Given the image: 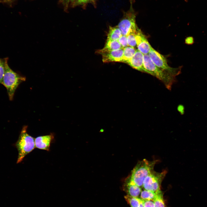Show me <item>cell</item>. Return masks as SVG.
I'll return each mask as SVG.
<instances>
[{
  "label": "cell",
  "mask_w": 207,
  "mask_h": 207,
  "mask_svg": "<svg viewBox=\"0 0 207 207\" xmlns=\"http://www.w3.org/2000/svg\"><path fill=\"white\" fill-rule=\"evenodd\" d=\"M157 162L145 159L139 162L132 171L131 175L127 178L137 185L143 187L145 179L154 170Z\"/></svg>",
  "instance_id": "1"
},
{
  "label": "cell",
  "mask_w": 207,
  "mask_h": 207,
  "mask_svg": "<svg viewBox=\"0 0 207 207\" xmlns=\"http://www.w3.org/2000/svg\"><path fill=\"white\" fill-rule=\"evenodd\" d=\"M8 58H6L5 70L2 84L6 88L9 99H13L15 91L20 84L26 80L22 76L13 71L9 66Z\"/></svg>",
  "instance_id": "2"
},
{
  "label": "cell",
  "mask_w": 207,
  "mask_h": 207,
  "mask_svg": "<svg viewBox=\"0 0 207 207\" xmlns=\"http://www.w3.org/2000/svg\"><path fill=\"white\" fill-rule=\"evenodd\" d=\"M143 66L145 72L158 78L168 89H170L175 81V77L156 66L151 61L148 54H144Z\"/></svg>",
  "instance_id": "3"
},
{
  "label": "cell",
  "mask_w": 207,
  "mask_h": 207,
  "mask_svg": "<svg viewBox=\"0 0 207 207\" xmlns=\"http://www.w3.org/2000/svg\"><path fill=\"white\" fill-rule=\"evenodd\" d=\"M27 126L23 127L15 146L18 151L17 163L21 162L24 157L35 148V138L27 132Z\"/></svg>",
  "instance_id": "4"
},
{
  "label": "cell",
  "mask_w": 207,
  "mask_h": 207,
  "mask_svg": "<svg viewBox=\"0 0 207 207\" xmlns=\"http://www.w3.org/2000/svg\"><path fill=\"white\" fill-rule=\"evenodd\" d=\"M153 63L159 68L175 77L179 74L181 69L170 66L165 58L152 47L148 54Z\"/></svg>",
  "instance_id": "5"
},
{
  "label": "cell",
  "mask_w": 207,
  "mask_h": 207,
  "mask_svg": "<svg viewBox=\"0 0 207 207\" xmlns=\"http://www.w3.org/2000/svg\"><path fill=\"white\" fill-rule=\"evenodd\" d=\"M132 2H131L129 9L124 12L122 18L117 25L122 35L127 36L131 29L137 26L135 20L136 14L133 7Z\"/></svg>",
  "instance_id": "6"
},
{
  "label": "cell",
  "mask_w": 207,
  "mask_h": 207,
  "mask_svg": "<svg viewBox=\"0 0 207 207\" xmlns=\"http://www.w3.org/2000/svg\"><path fill=\"white\" fill-rule=\"evenodd\" d=\"M166 173V170L160 172L153 170L144 181L143 187L144 189L154 192L161 190V183Z\"/></svg>",
  "instance_id": "7"
},
{
  "label": "cell",
  "mask_w": 207,
  "mask_h": 207,
  "mask_svg": "<svg viewBox=\"0 0 207 207\" xmlns=\"http://www.w3.org/2000/svg\"><path fill=\"white\" fill-rule=\"evenodd\" d=\"M123 49L115 50H107L103 49L97 51V53L101 54L102 60L104 63L111 62H122Z\"/></svg>",
  "instance_id": "8"
},
{
  "label": "cell",
  "mask_w": 207,
  "mask_h": 207,
  "mask_svg": "<svg viewBox=\"0 0 207 207\" xmlns=\"http://www.w3.org/2000/svg\"><path fill=\"white\" fill-rule=\"evenodd\" d=\"M136 40L137 49L143 54H148L152 47L141 30L138 28Z\"/></svg>",
  "instance_id": "9"
},
{
  "label": "cell",
  "mask_w": 207,
  "mask_h": 207,
  "mask_svg": "<svg viewBox=\"0 0 207 207\" xmlns=\"http://www.w3.org/2000/svg\"><path fill=\"white\" fill-rule=\"evenodd\" d=\"M54 139L52 134L49 135L39 136L35 138V147L37 148L49 151L51 143Z\"/></svg>",
  "instance_id": "10"
},
{
  "label": "cell",
  "mask_w": 207,
  "mask_h": 207,
  "mask_svg": "<svg viewBox=\"0 0 207 207\" xmlns=\"http://www.w3.org/2000/svg\"><path fill=\"white\" fill-rule=\"evenodd\" d=\"M143 60L144 54L138 49H136L134 56L127 64L134 69L145 72Z\"/></svg>",
  "instance_id": "11"
},
{
  "label": "cell",
  "mask_w": 207,
  "mask_h": 207,
  "mask_svg": "<svg viewBox=\"0 0 207 207\" xmlns=\"http://www.w3.org/2000/svg\"><path fill=\"white\" fill-rule=\"evenodd\" d=\"M124 189L127 195L135 197H138L141 191V187L131 182L127 178L124 184Z\"/></svg>",
  "instance_id": "12"
},
{
  "label": "cell",
  "mask_w": 207,
  "mask_h": 207,
  "mask_svg": "<svg viewBox=\"0 0 207 207\" xmlns=\"http://www.w3.org/2000/svg\"><path fill=\"white\" fill-rule=\"evenodd\" d=\"M122 35L121 32L117 26H109L107 39L118 41Z\"/></svg>",
  "instance_id": "13"
},
{
  "label": "cell",
  "mask_w": 207,
  "mask_h": 207,
  "mask_svg": "<svg viewBox=\"0 0 207 207\" xmlns=\"http://www.w3.org/2000/svg\"><path fill=\"white\" fill-rule=\"evenodd\" d=\"M136 49L134 47L128 46L123 48L122 62L127 63L134 55Z\"/></svg>",
  "instance_id": "14"
},
{
  "label": "cell",
  "mask_w": 207,
  "mask_h": 207,
  "mask_svg": "<svg viewBox=\"0 0 207 207\" xmlns=\"http://www.w3.org/2000/svg\"><path fill=\"white\" fill-rule=\"evenodd\" d=\"M138 28L137 26L133 28L127 36L128 46L134 47L136 46V36Z\"/></svg>",
  "instance_id": "15"
},
{
  "label": "cell",
  "mask_w": 207,
  "mask_h": 207,
  "mask_svg": "<svg viewBox=\"0 0 207 207\" xmlns=\"http://www.w3.org/2000/svg\"><path fill=\"white\" fill-rule=\"evenodd\" d=\"M123 49L118 41L107 39L103 49L107 50H115Z\"/></svg>",
  "instance_id": "16"
},
{
  "label": "cell",
  "mask_w": 207,
  "mask_h": 207,
  "mask_svg": "<svg viewBox=\"0 0 207 207\" xmlns=\"http://www.w3.org/2000/svg\"><path fill=\"white\" fill-rule=\"evenodd\" d=\"M153 202L154 207H166L161 190L156 192V196Z\"/></svg>",
  "instance_id": "17"
},
{
  "label": "cell",
  "mask_w": 207,
  "mask_h": 207,
  "mask_svg": "<svg viewBox=\"0 0 207 207\" xmlns=\"http://www.w3.org/2000/svg\"><path fill=\"white\" fill-rule=\"evenodd\" d=\"M156 195V192L144 189L141 191V199L145 201H153Z\"/></svg>",
  "instance_id": "18"
},
{
  "label": "cell",
  "mask_w": 207,
  "mask_h": 207,
  "mask_svg": "<svg viewBox=\"0 0 207 207\" xmlns=\"http://www.w3.org/2000/svg\"><path fill=\"white\" fill-rule=\"evenodd\" d=\"M124 198L131 207H139L142 201L140 198L132 197L127 195L124 196Z\"/></svg>",
  "instance_id": "19"
},
{
  "label": "cell",
  "mask_w": 207,
  "mask_h": 207,
  "mask_svg": "<svg viewBox=\"0 0 207 207\" xmlns=\"http://www.w3.org/2000/svg\"><path fill=\"white\" fill-rule=\"evenodd\" d=\"M70 1L73 5L76 6L80 5L85 6L88 3H91L95 5L96 3V0H70Z\"/></svg>",
  "instance_id": "20"
},
{
  "label": "cell",
  "mask_w": 207,
  "mask_h": 207,
  "mask_svg": "<svg viewBox=\"0 0 207 207\" xmlns=\"http://www.w3.org/2000/svg\"><path fill=\"white\" fill-rule=\"evenodd\" d=\"M5 59L0 58V84H1L5 72Z\"/></svg>",
  "instance_id": "21"
},
{
  "label": "cell",
  "mask_w": 207,
  "mask_h": 207,
  "mask_svg": "<svg viewBox=\"0 0 207 207\" xmlns=\"http://www.w3.org/2000/svg\"><path fill=\"white\" fill-rule=\"evenodd\" d=\"M123 48L128 46L127 36L122 35L118 41Z\"/></svg>",
  "instance_id": "22"
},
{
  "label": "cell",
  "mask_w": 207,
  "mask_h": 207,
  "mask_svg": "<svg viewBox=\"0 0 207 207\" xmlns=\"http://www.w3.org/2000/svg\"><path fill=\"white\" fill-rule=\"evenodd\" d=\"M143 201L144 207H154V202L153 201L145 200Z\"/></svg>",
  "instance_id": "23"
},
{
  "label": "cell",
  "mask_w": 207,
  "mask_h": 207,
  "mask_svg": "<svg viewBox=\"0 0 207 207\" xmlns=\"http://www.w3.org/2000/svg\"><path fill=\"white\" fill-rule=\"evenodd\" d=\"M194 42L193 38L192 37H188L186 38L185 40V43L189 45L193 44L194 43Z\"/></svg>",
  "instance_id": "24"
},
{
  "label": "cell",
  "mask_w": 207,
  "mask_h": 207,
  "mask_svg": "<svg viewBox=\"0 0 207 207\" xmlns=\"http://www.w3.org/2000/svg\"><path fill=\"white\" fill-rule=\"evenodd\" d=\"M178 110L179 112L182 113L183 114L184 112V107L182 105H179L178 107Z\"/></svg>",
  "instance_id": "25"
},
{
  "label": "cell",
  "mask_w": 207,
  "mask_h": 207,
  "mask_svg": "<svg viewBox=\"0 0 207 207\" xmlns=\"http://www.w3.org/2000/svg\"><path fill=\"white\" fill-rule=\"evenodd\" d=\"M139 207H144V201L142 200Z\"/></svg>",
  "instance_id": "26"
},
{
  "label": "cell",
  "mask_w": 207,
  "mask_h": 207,
  "mask_svg": "<svg viewBox=\"0 0 207 207\" xmlns=\"http://www.w3.org/2000/svg\"><path fill=\"white\" fill-rule=\"evenodd\" d=\"M12 0H3L4 2H8L10 1H11Z\"/></svg>",
  "instance_id": "27"
},
{
  "label": "cell",
  "mask_w": 207,
  "mask_h": 207,
  "mask_svg": "<svg viewBox=\"0 0 207 207\" xmlns=\"http://www.w3.org/2000/svg\"><path fill=\"white\" fill-rule=\"evenodd\" d=\"M67 0V1H70V0Z\"/></svg>",
  "instance_id": "28"
},
{
  "label": "cell",
  "mask_w": 207,
  "mask_h": 207,
  "mask_svg": "<svg viewBox=\"0 0 207 207\" xmlns=\"http://www.w3.org/2000/svg\"><path fill=\"white\" fill-rule=\"evenodd\" d=\"M185 1H187V0H185Z\"/></svg>",
  "instance_id": "29"
}]
</instances>
